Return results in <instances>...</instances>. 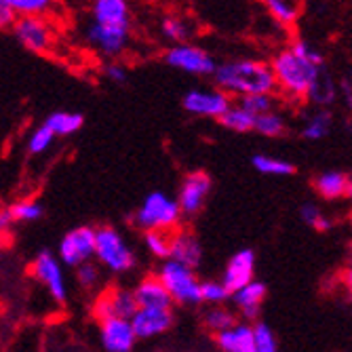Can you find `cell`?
Returning a JSON list of instances; mask_svg holds the SVG:
<instances>
[{"mask_svg": "<svg viewBox=\"0 0 352 352\" xmlns=\"http://www.w3.org/2000/svg\"><path fill=\"white\" fill-rule=\"evenodd\" d=\"M215 89L228 98H249V95H274L276 82L270 63L258 57H239L217 63L213 72Z\"/></svg>", "mask_w": 352, "mask_h": 352, "instance_id": "obj_1", "label": "cell"}, {"mask_svg": "<svg viewBox=\"0 0 352 352\" xmlns=\"http://www.w3.org/2000/svg\"><path fill=\"white\" fill-rule=\"evenodd\" d=\"M268 63H270L276 89H280L287 98H292V100H306L312 82L323 70V66H314V63L294 55L289 47L280 49Z\"/></svg>", "mask_w": 352, "mask_h": 352, "instance_id": "obj_2", "label": "cell"}, {"mask_svg": "<svg viewBox=\"0 0 352 352\" xmlns=\"http://www.w3.org/2000/svg\"><path fill=\"white\" fill-rule=\"evenodd\" d=\"M182 221V211L175 197L154 190L133 213V223L144 232H173Z\"/></svg>", "mask_w": 352, "mask_h": 352, "instance_id": "obj_3", "label": "cell"}, {"mask_svg": "<svg viewBox=\"0 0 352 352\" xmlns=\"http://www.w3.org/2000/svg\"><path fill=\"white\" fill-rule=\"evenodd\" d=\"M93 260H98V266H104L106 270H110L114 274L131 272L138 262L129 243H126L124 236L112 226L95 228Z\"/></svg>", "mask_w": 352, "mask_h": 352, "instance_id": "obj_4", "label": "cell"}, {"mask_svg": "<svg viewBox=\"0 0 352 352\" xmlns=\"http://www.w3.org/2000/svg\"><path fill=\"white\" fill-rule=\"evenodd\" d=\"M156 278L163 283L173 304L197 306L201 304V278L195 270L184 268L171 260H165L158 266Z\"/></svg>", "mask_w": 352, "mask_h": 352, "instance_id": "obj_5", "label": "cell"}, {"mask_svg": "<svg viewBox=\"0 0 352 352\" xmlns=\"http://www.w3.org/2000/svg\"><path fill=\"white\" fill-rule=\"evenodd\" d=\"M163 59L169 68L179 70L190 76H213V72L217 68V63L211 57V53L197 45H192V43L169 47L165 51Z\"/></svg>", "mask_w": 352, "mask_h": 352, "instance_id": "obj_6", "label": "cell"}, {"mask_svg": "<svg viewBox=\"0 0 352 352\" xmlns=\"http://www.w3.org/2000/svg\"><path fill=\"white\" fill-rule=\"evenodd\" d=\"M95 253V228L78 226L63 234L57 247V260L61 266L78 268L85 262H93Z\"/></svg>", "mask_w": 352, "mask_h": 352, "instance_id": "obj_7", "label": "cell"}, {"mask_svg": "<svg viewBox=\"0 0 352 352\" xmlns=\"http://www.w3.org/2000/svg\"><path fill=\"white\" fill-rule=\"evenodd\" d=\"M17 43L30 53H49L55 47V30L45 17H17L13 23Z\"/></svg>", "mask_w": 352, "mask_h": 352, "instance_id": "obj_8", "label": "cell"}, {"mask_svg": "<svg viewBox=\"0 0 352 352\" xmlns=\"http://www.w3.org/2000/svg\"><path fill=\"white\" fill-rule=\"evenodd\" d=\"M32 274L36 280L43 283V287L49 292V296L57 302L63 304L68 300V283L66 274H63V266L57 260V255L51 251H41L34 262H32Z\"/></svg>", "mask_w": 352, "mask_h": 352, "instance_id": "obj_9", "label": "cell"}, {"mask_svg": "<svg viewBox=\"0 0 352 352\" xmlns=\"http://www.w3.org/2000/svg\"><path fill=\"white\" fill-rule=\"evenodd\" d=\"M211 192V177L205 171H192L188 173L177 190V207L182 211V215H197L203 211L207 199Z\"/></svg>", "mask_w": 352, "mask_h": 352, "instance_id": "obj_10", "label": "cell"}, {"mask_svg": "<svg viewBox=\"0 0 352 352\" xmlns=\"http://www.w3.org/2000/svg\"><path fill=\"white\" fill-rule=\"evenodd\" d=\"M184 110L195 116L205 118H219L232 104V100L219 89H190L184 95Z\"/></svg>", "mask_w": 352, "mask_h": 352, "instance_id": "obj_11", "label": "cell"}, {"mask_svg": "<svg viewBox=\"0 0 352 352\" xmlns=\"http://www.w3.org/2000/svg\"><path fill=\"white\" fill-rule=\"evenodd\" d=\"M131 25H102L91 23L87 28V43L106 57L120 55L129 45Z\"/></svg>", "mask_w": 352, "mask_h": 352, "instance_id": "obj_12", "label": "cell"}, {"mask_svg": "<svg viewBox=\"0 0 352 352\" xmlns=\"http://www.w3.org/2000/svg\"><path fill=\"white\" fill-rule=\"evenodd\" d=\"M173 310L165 308H138V312L129 318L138 340H152L167 333L173 327Z\"/></svg>", "mask_w": 352, "mask_h": 352, "instance_id": "obj_13", "label": "cell"}, {"mask_svg": "<svg viewBox=\"0 0 352 352\" xmlns=\"http://www.w3.org/2000/svg\"><path fill=\"white\" fill-rule=\"evenodd\" d=\"M135 312H138V302L131 289L104 292L93 304V314L98 321H106V318H112V316L126 318V321H129Z\"/></svg>", "mask_w": 352, "mask_h": 352, "instance_id": "obj_14", "label": "cell"}, {"mask_svg": "<svg viewBox=\"0 0 352 352\" xmlns=\"http://www.w3.org/2000/svg\"><path fill=\"white\" fill-rule=\"evenodd\" d=\"M100 342L106 352H133L138 338L126 318L112 316L100 321Z\"/></svg>", "mask_w": 352, "mask_h": 352, "instance_id": "obj_15", "label": "cell"}, {"mask_svg": "<svg viewBox=\"0 0 352 352\" xmlns=\"http://www.w3.org/2000/svg\"><path fill=\"white\" fill-rule=\"evenodd\" d=\"M169 260L184 266V268L197 270L203 264V245H201V241L188 230L171 232Z\"/></svg>", "mask_w": 352, "mask_h": 352, "instance_id": "obj_16", "label": "cell"}, {"mask_svg": "<svg viewBox=\"0 0 352 352\" xmlns=\"http://www.w3.org/2000/svg\"><path fill=\"white\" fill-rule=\"evenodd\" d=\"M251 280H255V253L251 249H241L228 260L221 283L232 296Z\"/></svg>", "mask_w": 352, "mask_h": 352, "instance_id": "obj_17", "label": "cell"}, {"mask_svg": "<svg viewBox=\"0 0 352 352\" xmlns=\"http://www.w3.org/2000/svg\"><path fill=\"white\" fill-rule=\"evenodd\" d=\"M268 296V289L262 280H251L247 283L245 287H241L239 292H234L230 296V300L234 302L236 310L241 312L243 318L247 321H253V318L260 316V310H262V304Z\"/></svg>", "mask_w": 352, "mask_h": 352, "instance_id": "obj_18", "label": "cell"}, {"mask_svg": "<svg viewBox=\"0 0 352 352\" xmlns=\"http://www.w3.org/2000/svg\"><path fill=\"white\" fill-rule=\"evenodd\" d=\"M133 292V298L138 302V308H165L171 310L173 302L167 294V289L163 287V283L156 278V274H148L144 276Z\"/></svg>", "mask_w": 352, "mask_h": 352, "instance_id": "obj_19", "label": "cell"}, {"mask_svg": "<svg viewBox=\"0 0 352 352\" xmlns=\"http://www.w3.org/2000/svg\"><path fill=\"white\" fill-rule=\"evenodd\" d=\"M91 17L102 25H131V7L126 0H95Z\"/></svg>", "mask_w": 352, "mask_h": 352, "instance_id": "obj_20", "label": "cell"}, {"mask_svg": "<svg viewBox=\"0 0 352 352\" xmlns=\"http://www.w3.org/2000/svg\"><path fill=\"white\" fill-rule=\"evenodd\" d=\"M314 188L325 201H342L350 197L352 182L346 171H323L314 179Z\"/></svg>", "mask_w": 352, "mask_h": 352, "instance_id": "obj_21", "label": "cell"}, {"mask_svg": "<svg viewBox=\"0 0 352 352\" xmlns=\"http://www.w3.org/2000/svg\"><path fill=\"white\" fill-rule=\"evenodd\" d=\"M215 342L221 352H255L253 329L247 323H236L228 331L217 333Z\"/></svg>", "mask_w": 352, "mask_h": 352, "instance_id": "obj_22", "label": "cell"}, {"mask_svg": "<svg viewBox=\"0 0 352 352\" xmlns=\"http://www.w3.org/2000/svg\"><path fill=\"white\" fill-rule=\"evenodd\" d=\"M47 129L55 135V138H70L74 133H78L85 124L82 114L78 112H68V110H59V112H51L45 122Z\"/></svg>", "mask_w": 352, "mask_h": 352, "instance_id": "obj_23", "label": "cell"}, {"mask_svg": "<svg viewBox=\"0 0 352 352\" xmlns=\"http://www.w3.org/2000/svg\"><path fill=\"white\" fill-rule=\"evenodd\" d=\"M338 98V85L331 78V74L323 68L321 74L316 76V80L312 82L306 100L314 106H318V110H325V106H331Z\"/></svg>", "mask_w": 352, "mask_h": 352, "instance_id": "obj_24", "label": "cell"}, {"mask_svg": "<svg viewBox=\"0 0 352 352\" xmlns=\"http://www.w3.org/2000/svg\"><path fill=\"white\" fill-rule=\"evenodd\" d=\"M251 165L262 175L285 177V175L296 173V165L292 161H287V158H280V156H270V154H255L251 158Z\"/></svg>", "mask_w": 352, "mask_h": 352, "instance_id": "obj_25", "label": "cell"}, {"mask_svg": "<svg viewBox=\"0 0 352 352\" xmlns=\"http://www.w3.org/2000/svg\"><path fill=\"white\" fill-rule=\"evenodd\" d=\"M331 126H333L331 112L329 110H316L306 118V122L302 126V138L308 142H318V140L329 135Z\"/></svg>", "mask_w": 352, "mask_h": 352, "instance_id": "obj_26", "label": "cell"}, {"mask_svg": "<svg viewBox=\"0 0 352 352\" xmlns=\"http://www.w3.org/2000/svg\"><path fill=\"white\" fill-rule=\"evenodd\" d=\"M217 120L221 126H226V129L232 133H249V131H253L255 116L245 112L239 104H230V108L223 112Z\"/></svg>", "mask_w": 352, "mask_h": 352, "instance_id": "obj_27", "label": "cell"}, {"mask_svg": "<svg viewBox=\"0 0 352 352\" xmlns=\"http://www.w3.org/2000/svg\"><path fill=\"white\" fill-rule=\"evenodd\" d=\"M203 323L205 327L211 331V333H223V331H228L230 327H234L239 321H236V314L226 308V306H211L205 316H203Z\"/></svg>", "mask_w": 352, "mask_h": 352, "instance_id": "obj_28", "label": "cell"}, {"mask_svg": "<svg viewBox=\"0 0 352 352\" xmlns=\"http://www.w3.org/2000/svg\"><path fill=\"white\" fill-rule=\"evenodd\" d=\"M264 7H266L268 15H270L276 23H280V25H285V28H292V25L298 21L300 13H302V11H300V5L289 3V0H266Z\"/></svg>", "mask_w": 352, "mask_h": 352, "instance_id": "obj_29", "label": "cell"}, {"mask_svg": "<svg viewBox=\"0 0 352 352\" xmlns=\"http://www.w3.org/2000/svg\"><path fill=\"white\" fill-rule=\"evenodd\" d=\"M161 34L171 43V45H184L188 43L192 30L188 21L179 15H167L161 19Z\"/></svg>", "mask_w": 352, "mask_h": 352, "instance_id": "obj_30", "label": "cell"}, {"mask_svg": "<svg viewBox=\"0 0 352 352\" xmlns=\"http://www.w3.org/2000/svg\"><path fill=\"white\" fill-rule=\"evenodd\" d=\"M253 131H258L264 138H280L287 131V122H285V118L278 112L272 110V112L255 116V120H253Z\"/></svg>", "mask_w": 352, "mask_h": 352, "instance_id": "obj_31", "label": "cell"}, {"mask_svg": "<svg viewBox=\"0 0 352 352\" xmlns=\"http://www.w3.org/2000/svg\"><path fill=\"white\" fill-rule=\"evenodd\" d=\"M251 329H253L255 352H280L276 333L268 323H255V325H251Z\"/></svg>", "mask_w": 352, "mask_h": 352, "instance_id": "obj_32", "label": "cell"}, {"mask_svg": "<svg viewBox=\"0 0 352 352\" xmlns=\"http://www.w3.org/2000/svg\"><path fill=\"white\" fill-rule=\"evenodd\" d=\"M230 300V292L223 287L221 280H201V304L211 306H226Z\"/></svg>", "mask_w": 352, "mask_h": 352, "instance_id": "obj_33", "label": "cell"}, {"mask_svg": "<svg viewBox=\"0 0 352 352\" xmlns=\"http://www.w3.org/2000/svg\"><path fill=\"white\" fill-rule=\"evenodd\" d=\"M144 247L158 260H169L171 232H144Z\"/></svg>", "mask_w": 352, "mask_h": 352, "instance_id": "obj_34", "label": "cell"}, {"mask_svg": "<svg viewBox=\"0 0 352 352\" xmlns=\"http://www.w3.org/2000/svg\"><path fill=\"white\" fill-rule=\"evenodd\" d=\"M15 17H45L53 7L51 0H9Z\"/></svg>", "mask_w": 352, "mask_h": 352, "instance_id": "obj_35", "label": "cell"}, {"mask_svg": "<svg viewBox=\"0 0 352 352\" xmlns=\"http://www.w3.org/2000/svg\"><path fill=\"white\" fill-rule=\"evenodd\" d=\"M300 217H302L304 223H308L310 228H314V230H318V232H325V230L331 228L329 217L323 213L321 207L314 205V203H304V205L300 207Z\"/></svg>", "mask_w": 352, "mask_h": 352, "instance_id": "obj_36", "label": "cell"}, {"mask_svg": "<svg viewBox=\"0 0 352 352\" xmlns=\"http://www.w3.org/2000/svg\"><path fill=\"white\" fill-rule=\"evenodd\" d=\"M9 213L13 217V223H17V221H21V223L36 221V219L43 217V205L36 203V201H19V203L9 207Z\"/></svg>", "mask_w": 352, "mask_h": 352, "instance_id": "obj_37", "label": "cell"}, {"mask_svg": "<svg viewBox=\"0 0 352 352\" xmlns=\"http://www.w3.org/2000/svg\"><path fill=\"white\" fill-rule=\"evenodd\" d=\"M239 106L251 116H260L274 110V95H249V98H241Z\"/></svg>", "mask_w": 352, "mask_h": 352, "instance_id": "obj_38", "label": "cell"}, {"mask_svg": "<svg viewBox=\"0 0 352 352\" xmlns=\"http://www.w3.org/2000/svg\"><path fill=\"white\" fill-rule=\"evenodd\" d=\"M76 283L82 287L85 292L95 289L102 283V270L95 262H85L76 268Z\"/></svg>", "mask_w": 352, "mask_h": 352, "instance_id": "obj_39", "label": "cell"}, {"mask_svg": "<svg viewBox=\"0 0 352 352\" xmlns=\"http://www.w3.org/2000/svg\"><path fill=\"white\" fill-rule=\"evenodd\" d=\"M55 142V135L47 129L45 124H41L38 129H34L28 138V152L30 154H45Z\"/></svg>", "mask_w": 352, "mask_h": 352, "instance_id": "obj_40", "label": "cell"}, {"mask_svg": "<svg viewBox=\"0 0 352 352\" xmlns=\"http://www.w3.org/2000/svg\"><path fill=\"white\" fill-rule=\"evenodd\" d=\"M289 51H292L294 55H298L300 59H306V61L314 63V66H323V63H325L323 53L318 51L314 45H310L308 41H302V38L294 41V43L289 45Z\"/></svg>", "mask_w": 352, "mask_h": 352, "instance_id": "obj_41", "label": "cell"}, {"mask_svg": "<svg viewBox=\"0 0 352 352\" xmlns=\"http://www.w3.org/2000/svg\"><path fill=\"white\" fill-rule=\"evenodd\" d=\"M15 13L9 5V0H0V30H9L15 23Z\"/></svg>", "mask_w": 352, "mask_h": 352, "instance_id": "obj_42", "label": "cell"}, {"mask_svg": "<svg viewBox=\"0 0 352 352\" xmlns=\"http://www.w3.org/2000/svg\"><path fill=\"white\" fill-rule=\"evenodd\" d=\"M104 72H106V78L114 85H122L126 80V70H124V66H120V63H108Z\"/></svg>", "mask_w": 352, "mask_h": 352, "instance_id": "obj_43", "label": "cell"}, {"mask_svg": "<svg viewBox=\"0 0 352 352\" xmlns=\"http://www.w3.org/2000/svg\"><path fill=\"white\" fill-rule=\"evenodd\" d=\"M11 226H13V217L9 213V207L7 209H0V234L7 232Z\"/></svg>", "mask_w": 352, "mask_h": 352, "instance_id": "obj_44", "label": "cell"}, {"mask_svg": "<svg viewBox=\"0 0 352 352\" xmlns=\"http://www.w3.org/2000/svg\"><path fill=\"white\" fill-rule=\"evenodd\" d=\"M340 91H344V100H346V104L350 106V98H352V87H350V80L348 78H344L342 82H340V87H338Z\"/></svg>", "mask_w": 352, "mask_h": 352, "instance_id": "obj_45", "label": "cell"}]
</instances>
